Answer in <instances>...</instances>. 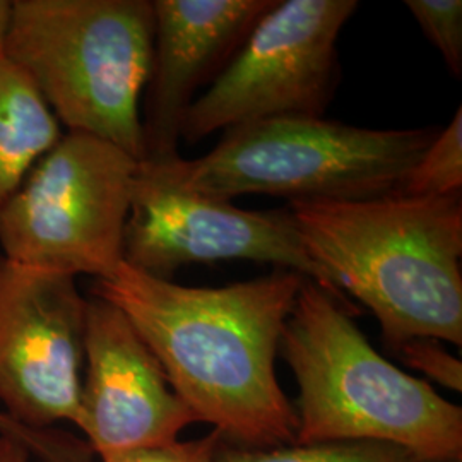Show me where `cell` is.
<instances>
[{"instance_id":"8fae6325","label":"cell","mask_w":462,"mask_h":462,"mask_svg":"<svg viewBox=\"0 0 462 462\" xmlns=\"http://www.w3.org/2000/svg\"><path fill=\"white\" fill-rule=\"evenodd\" d=\"M273 4L152 0L154 43L141 112L144 160L179 156L183 120L199 88L213 83L225 70Z\"/></svg>"},{"instance_id":"52a82bcc","label":"cell","mask_w":462,"mask_h":462,"mask_svg":"<svg viewBox=\"0 0 462 462\" xmlns=\"http://www.w3.org/2000/svg\"><path fill=\"white\" fill-rule=\"evenodd\" d=\"M356 0H274L242 49L189 108L180 139L271 116H322L339 78L337 38Z\"/></svg>"},{"instance_id":"ac0fdd59","label":"cell","mask_w":462,"mask_h":462,"mask_svg":"<svg viewBox=\"0 0 462 462\" xmlns=\"http://www.w3.org/2000/svg\"><path fill=\"white\" fill-rule=\"evenodd\" d=\"M223 437L213 431L198 440H175L163 446L143 447L103 457L101 462H213Z\"/></svg>"},{"instance_id":"e0dca14e","label":"cell","mask_w":462,"mask_h":462,"mask_svg":"<svg viewBox=\"0 0 462 462\" xmlns=\"http://www.w3.org/2000/svg\"><path fill=\"white\" fill-rule=\"evenodd\" d=\"M399 358L423 374L427 379L444 385L450 391H462V364L433 337H413L393 347Z\"/></svg>"},{"instance_id":"277c9868","label":"cell","mask_w":462,"mask_h":462,"mask_svg":"<svg viewBox=\"0 0 462 462\" xmlns=\"http://www.w3.org/2000/svg\"><path fill=\"white\" fill-rule=\"evenodd\" d=\"M152 43V0H14L5 59L32 78L69 131L141 162Z\"/></svg>"},{"instance_id":"30bf717a","label":"cell","mask_w":462,"mask_h":462,"mask_svg":"<svg viewBox=\"0 0 462 462\" xmlns=\"http://www.w3.org/2000/svg\"><path fill=\"white\" fill-rule=\"evenodd\" d=\"M198 423L127 317L88 298L84 375L76 427L99 459L179 440Z\"/></svg>"},{"instance_id":"8992f818","label":"cell","mask_w":462,"mask_h":462,"mask_svg":"<svg viewBox=\"0 0 462 462\" xmlns=\"http://www.w3.org/2000/svg\"><path fill=\"white\" fill-rule=\"evenodd\" d=\"M137 165L108 141L64 134L0 202V254L72 278L110 276L124 263Z\"/></svg>"},{"instance_id":"ba28073f","label":"cell","mask_w":462,"mask_h":462,"mask_svg":"<svg viewBox=\"0 0 462 462\" xmlns=\"http://www.w3.org/2000/svg\"><path fill=\"white\" fill-rule=\"evenodd\" d=\"M228 259L274 264L332 290L303 247L288 208L240 209L175 180L160 162H139L124 230V263L170 280L183 265Z\"/></svg>"},{"instance_id":"7c38bea8","label":"cell","mask_w":462,"mask_h":462,"mask_svg":"<svg viewBox=\"0 0 462 462\" xmlns=\"http://www.w3.org/2000/svg\"><path fill=\"white\" fill-rule=\"evenodd\" d=\"M64 134L32 78L0 60V202L14 194Z\"/></svg>"},{"instance_id":"6da1fadb","label":"cell","mask_w":462,"mask_h":462,"mask_svg":"<svg viewBox=\"0 0 462 462\" xmlns=\"http://www.w3.org/2000/svg\"><path fill=\"white\" fill-rule=\"evenodd\" d=\"M301 282L280 269L190 288L122 263L95 281L93 295L127 317L198 421L242 447L273 448L297 444V411L276 377V356Z\"/></svg>"},{"instance_id":"5b68a950","label":"cell","mask_w":462,"mask_h":462,"mask_svg":"<svg viewBox=\"0 0 462 462\" xmlns=\"http://www.w3.org/2000/svg\"><path fill=\"white\" fill-rule=\"evenodd\" d=\"M439 127L365 129L322 116H271L226 129L196 160L160 162L175 180L215 198L267 194L358 200L396 192Z\"/></svg>"},{"instance_id":"2e32d148","label":"cell","mask_w":462,"mask_h":462,"mask_svg":"<svg viewBox=\"0 0 462 462\" xmlns=\"http://www.w3.org/2000/svg\"><path fill=\"white\" fill-rule=\"evenodd\" d=\"M0 435L26 447L40 462H89L88 444L51 430L30 429L0 410Z\"/></svg>"},{"instance_id":"d6986e66","label":"cell","mask_w":462,"mask_h":462,"mask_svg":"<svg viewBox=\"0 0 462 462\" xmlns=\"http://www.w3.org/2000/svg\"><path fill=\"white\" fill-rule=\"evenodd\" d=\"M32 452L9 437L0 435V462H32Z\"/></svg>"},{"instance_id":"44dd1931","label":"cell","mask_w":462,"mask_h":462,"mask_svg":"<svg viewBox=\"0 0 462 462\" xmlns=\"http://www.w3.org/2000/svg\"><path fill=\"white\" fill-rule=\"evenodd\" d=\"M447 462H462V459H454V461H447Z\"/></svg>"},{"instance_id":"7a4b0ae2","label":"cell","mask_w":462,"mask_h":462,"mask_svg":"<svg viewBox=\"0 0 462 462\" xmlns=\"http://www.w3.org/2000/svg\"><path fill=\"white\" fill-rule=\"evenodd\" d=\"M303 247L337 293L377 317L387 346L413 337L462 345V192L293 200Z\"/></svg>"},{"instance_id":"9c48e42d","label":"cell","mask_w":462,"mask_h":462,"mask_svg":"<svg viewBox=\"0 0 462 462\" xmlns=\"http://www.w3.org/2000/svg\"><path fill=\"white\" fill-rule=\"evenodd\" d=\"M86 309L76 278L0 254V404L21 425L78 423Z\"/></svg>"},{"instance_id":"5bb4252c","label":"cell","mask_w":462,"mask_h":462,"mask_svg":"<svg viewBox=\"0 0 462 462\" xmlns=\"http://www.w3.org/2000/svg\"><path fill=\"white\" fill-rule=\"evenodd\" d=\"M396 192L413 198H440L462 192V106L410 170Z\"/></svg>"},{"instance_id":"4fadbf2b","label":"cell","mask_w":462,"mask_h":462,"mask_svg":"<svg viewBox=\"0 0 462 462\" xmlns=\"http://www.w3.org/2000/svg\"><path fill=\"white\" fill-rule=\"evenodd\" d=\"M213 462H418L402 447L382 442L291 444L273 448H223Z\"/></svg>"},{"instance_id":"3957f363","label":"cell","mask_w":462,"mask_h":462,"mask_svg":"<svg viewBox=\"0 0 462 462\" xmlns=\"http://www.w3.org/2000/svg\"><path fill=\"white\" fill-rule=\"evenodd\" d=\"M281 353L298 382L297 444L382 442L418 462L462 459V410L387 362L341 293L303 278Z\"/></svg>"},{"instance_id":"9a60e30c","label":"cell","mask_w":462,"mask_h":462,"mask_svg":"<svg viewBox=\"0 0 462 462\" xmlns=\"http://www.w3.org/2000/svg\"><path fill=\"white\" fill-rule=\"evenodd\" d=\"M430 43L439 50L454 78L462 74L461 0H406Z\"/></svg>"},{"instance_id":"ffe728a7","label":"cell","mask_w":462,"mask_h":462,"mask_svg":"<svg viewBox=\"0 0 462 462\" xmlns=\"http://www.w3.org/2000/svg\"><path fill=\"white\" fill-rule=\"evenodd\" d=\"M11 17H13V0H0V60L5 57Z\"/></svg>"}]
</instances>
